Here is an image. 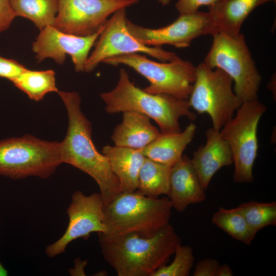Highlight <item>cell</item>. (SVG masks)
Returning <instances> with one entry per match:
<instances>
[{"label": "cell", "mask_w": 276, "mask_h": 276, "mask_svg": "<svg viewBox=\"0 0 276 276\" xmlns=\"http://www.w3.org/2000/svg\"><path fill=\"white\" fill-rule=\"evenodd\" d=\"M57 93L64 104L68 119L66 134L60 142L62 162L91 177L99 186L105 205L122 192L120 180L107 157L98 151L92 141L91 124L81 111L78 94Z\"/></svg>", "instance_id": "obj_1"}, {"label": "cell", "mask_w": 276, "mask_h": 276, "mask_svg": "<svg viewBox=\"0 0 276 276\" xmlns=\"http://www.w3.org/2000/svg\"><path fill=\"white\" fill-rule=\"evenodd\" d=\"M98 234L103 258L118 276H152L167 264L181 244L170 224L150 237Z\"/></svg>", "instance_id": "obj_2"}, {"label": "cell", "mask_w": 276, "mask_h": 276, "mask_svg": "<svg viewBox=\"0 0 276 276\" xmlns=\"http://www.w3.org/2000/svg\"><path fill=\"white\" fill-rule=\"evenodd\" d=\"M100 97L109 114L134 111L153 120L162 134L181 131L179 120L186 117L194 120L196 115L191 110L188 99H181L165 94H152L131 82L126 70H120L119 78L111 90L103 93Z\"/></svg>", "instance_id": "obj_3"}, {"label": "cell", "mask_w": 276, "mask_h": 276, "mask_svg": "<svg viewBox=\"0 0 276 276\" xmlns=\"http://www.w3.org/2000/svg\"><path fill=\"white\" fill-rule=\"evenodd\" d=\"M172 208L168 197H150L136 191L121 192L104 205V234L151 236L170 224Z\"/></svg>", "instance_id": "obj_4"}, {"label": "cell", "mask_w": 276, "mask_h": 276, "mask_svg": "<svg viewBox=\"0 0 276 276\" xmlns=\"http://www.w3.org/2000/svg\"><path fill=\"white\" fill-rule=\"evenodd\" d=\"M62 163L60 143L31 135L0 141V175L13 179L47 178Z\"/></svg>", "instance_id": "obj_5"}, {"label": "cell", "mask_w": 276, "mask_h": 276, "mask_svg": "<svg viewBox=\"0 0 276 276\" xmlns=\"http://www.w3.org/2000/svg\"><path fill=\"white\" fill-rule=\"evenodd\" d=\"M213 37L203 63L212 68L222 70L232 78L234 91L242 103L258 99L261 76L244 35L218 32Z\"/></svg>", "instance_id": "obj_6"}, {"label": "cell", "mask_w": 276, "mask_h": 276, "mask_svg": "<svg viewBox=\"0 0 276 276\" xmlns=\"http://www.w3.org/2000/svg\"><path fill=\"white\" fill-rule=\"evenodd\" d=\"M266 109L258 99L242 102L236 115L219 131L231 150L236 182L254 180L252 170L258 151V127Z\"/></svg>", "instance_id": "obj_7"}, {"label": "cell", "mask_w": 276, "mask_h": 276, "mask_svg": "<svg viewBox=\"0 0 276 276\" xmlns=\"http://www.w3.org/2000/svg\"><path fill=\"white\" fill-rule=\"evenodd\" d=\"M232 78L219 68L203 62L195 67V79L188 99L191 108L210 117L214 129L220 131L242 102L233 88Z\"/></svg>", "instance_id": "obj_8"}, {"label": "cell", "mask_w": 276, "mask_h": 276, "mask_svg": "<svg viewBox=\"0 0 276 276\" xmlns=\"http://www.w3.org/2000/svg\"><path fill=\"white\" fill-rule=\"evenodd\" d=\"M103 63L127 65L149 82V85L143 89L145 91L168 94L178 99H189L195 79V66L179 57L160 63L141 54L131 53L108 58Z\"/></svg>", "instance_id": "obj_9"}, {"label": "cell", "mask_w": 276, "mask_h": 276, "mask_svg": "<svg viewBox=\"0 0 276 276\" xmlns=\"http://www.w3.org/2000/svg\"><path fill=\"white\" fill-rule=\"evenodd\" d=\"M126 8L114 13L95 44V48L86 62L84 72H90L108 58L124 54L143 53L162 62L173 61L179 57L160 47H149L140 42L129 32L127 26Z\"/></svg>", "instance_id": "obj_10"}, {"label": "cell", "mask_w": 276, "mask_h": 276, "mask_svg": "<svg viewBox=\"0 0 276 276\" xmlns=\"http://www.w3.org/2000/svg\"><path fill=\"white\" fill-rule=\"evenodd\" d=\"M139 0H58L53 26L69 34L85 36L97 32L108 16L137 4Z\"/></svg>", "instance_id": "obj_11"}, {"label": "cell", "mask_w": 276, "mask_h": 276, "mask_svg": "<svg viewBox=\"0 0 276 276\" xmlns=\"http://www.w3.org/2000/svg\"><path fill=\"white\" fill-rule=\"evenodd\" d=\"M127 26L130 34L140 42L155 47L170 44L176 48H187L196 38L206 35L213 36L218 33L209 12L198 11L180 14L170 25L158 29L145 28L128 19Z\"/></svg>", "instance_id": "obj_12"}, {"label": "cell", "mask_w": 276, "mask_h": 276, "mask_svg": "<svg viewBox=\"0 0 276 276\" xmlns=\"http://www.w3.org/2000/svg\"><path fill=\"white\" fill-rule=\"evenodd\" d=\"M104 205L100 193L87 196L80 191L75 192L67 209V227L58 240L46 247L47 256L53 258L63 253L71 242L79 238L87 239L92 233H106Z\"/></svg>", "instance_id": "obj_13"}, {"label": "cell", "mask_w": 276, "mask_h": 276, "mask_svg": "<svg viewBox=\"0 0 276 276\" xmlns=\"http://www.w3.org/2000/svg\"><path fill=\"white\" fill-rule=\"evenodd\" d=\"M106 24V23H105ZM105 24L95 33L85 36L62 32L53 26H47L40 32L32 44L37 62L51 58L57 63H64L70 55L76 72H84L89 52L103 30Z\"/></svg>", "instance_id": "obj_14"}, {"label": "cell", "mask_w": 276, "mask_h": 276, "mask_svg": "<svg viewBox=\"0 0 276 276\" xmlns=\"http://www.w3.org/2000/svg\"><path fill=\"white\" fill-rule=\"evenodd\" d=\"M206 141L199 147L190 159L202 188L205 190L215 174L221 168L233 164L231 148L220 132L213 128L206 132Z\"/></svg>", "instance_id": "obj_15"}, {"label": "cell", "mask_w": 276, "mask_h": 276, "mask_svg": "<svg viewBox=\"0 0 276 276\" xmlns=\"http://www.w3.org/2000/svg\"><path fill=\"white\" fill-rule=\"evenodd\" d=\"M172 208L182 213L192 204L205 201V190L201 186L191 159L183 155L171 169L167 195Z\"/></svg>", "instance_id": "obj_16"}, {"label": "cell", "mask_w": 276, "mask_h": 276, "mask_svg": "<svg viewBox=\"0 0 276 276\" xmlns=\"http://www.w3.org/2000/svg\"><path fill=\"white\" fill-rule=\"evenodd\" d=\"M123 113L122 122L116 127L111 136L115 146L140 150L161 134L147 116L134 111Z\"/></svg>", "instance_id": "obj_17"}, {"label": "cell", "mask_w": 276, "mask_h": 276, "mask_svg": "<svg viewBox=\"0 0 276 276\" xmlns=\"http://www.w3.org/2000/svg\"><path fill=\"white\" fill-rule=\"evenodd\" d=\"M102 153L120 180L121 192H135L139 172L146 158L140 150L106 145L103 148Z\"/></svg>", "instance_id": "obj_18"}, {"label": "cell", "mask_w": 276, "mask_h": 276, "mask_svg": "<svg viewBox=\"0 0 276 276\" xmlns=\"http://www.w3.org/2000/svg\"><path fill=\"white\" fill-rule=\"evenodd\" d=\"M276 0H221L209 6V12L216 26L218 33L229 35L240 33L242 24L257 7Z\"/></svg>", "instance_id": "obj_19"}, {"label": "cell", "mask_w": 276, "mask_h": 276, "mask_svg": "<svg viewBox=\"0 0 276 276\" xmlns=\"http://www.w3.org/2000/svg\"><path fill=\"white\" fill-rule=\"evenodd\" d=\"M196 125L193 123L178 133L162 134L148 145L140 149L147 158L172 166L182 156L183 152L193 140Z\"/></svg>", "instance_id": "obj_20"}, {"label": "cell", "mask_w": 276, "mask_h": 276, "mask_svg": "<svg viewBox=\"0 0 276 276\" xmlns=\"http://www.w3.org/2000/svg\"><path fill=\"white\" fill-rule=\"evenodd\" d=\"M171 167L146 157L139 172L135 191L150 197L167 195Z\"/></svg>", "instance_id": "obj_21"}, {"label": "cell", "mask_w": 276, "mask_h": 276, "mask_svg": "<svg viewBox=\"0 0 276 276\" xmlns=\"http://www.w3.org/2000/svg\"><path fill=\"white\" fill-rule=\"evenodd\" d=\"M15 16L31 20L39 29L53 26L58 11V0H9Z\"/></svg>", "instance_id": "obj_22"}, {"label": "cell", "mask_w": 276, "mask_h": 276, "mask_svg": "<svg viewBox=\"0 0 276 276\" xmlns=\"http://www.w3.org/2000/svg\"><path fill=\"white\" fill-rule=\"evenodd\" d=\"M12 82L32 100L39 101L49 93L59 91L55 73L52 70L32 71L28 68Z\"/></svg>", "instance_id": "obj_23"}, {"label": "cell", "mask_w": 276, "mask_h": 276, "mask_svg": "<svg viewBox=\"0 0 276 276\" xmlns=\"http://www.w3.org/2000/svg\"><path fill=\"white\" fill-rule=\"evenodd\" d=\"M212 223L233 238L250 245L257 234L251 229L238 208L220 207L212 218Z\"/></svg>", "instance_id": "obj_24"}, {"label": "cell", "mask_w": 276, "mask_h": 276, "mask_svg": "<svg viewBox=\"0 0 276 276\" xmlns=\"http://www.w3.org/2000/svg\"><path fill=\"white\" fill-rule=\"evenodd\" d=\"M238 208L256 233L266 226L276 225L275 201L263 203L252 200L240 204Z\"/></svg>", "instance_id": "obj_25"}, {"label": "cell", "mask_w": 276, "mask_h": 276, "mask_svg": "<svg viewBox=\"0 0 276 276\" xmlns=\"http://www.w3.org/2000/svg\"><path fill=\"white\" fill-rule=\"evenodd\" d=\"M172 262L158 268L152 276H188L194 262V256L189 245L179 244L176 248Z\"/></svg>", "instance_id": "obj_26"}, {"label": "cell", "mask_w": 276, "mask_h": 276, "mask_svg": "<svg viewBox=\"0 0 276 276\" xmlns=\"http://www.w3.org/2000/svg\"><path fill=\"white\" fill-rule=\"evenodd\" d=\"M27 69L17 61L0 56V77L12 82Z\"/></svg>", "instance_id": "obj_27"}, {"label": "cell", "mask_w": 276, "mask_h": 276, "mask_svg": "<svg viewBox=\"0 0 276 276\" xmlns=\"http://www.w3.org/2000/svg\"><path fill=\"white\" fill-rule=\"evenodd\" d=\"M221 0H178L175 7L180 14L193 13L202 6H213Z\"/></svg>", "instance_id": "obj_28"}, {"label": "cell", "mask_w": 276, "mask_h": 276, "mask_svg": "<svg viewBox=\"0 0 276 276\" xmlns=\"http://www.w3.org/2000/svg\"><path fill=\"white\" fill-rule=\"evenodd\" d=\"M218 261L212 258H206L199 261L195 267L194 276H216L219 266Z\"/></svg>", "instance_id": "obj_29"}, {"label": "cell", "mask_w": 276, "mask_h": 276, "mask_svg": "<svg viewBox=\"0 0 276 276\" xmlns=\"http://www.w3.org/2000/svg\"><path fill=\"white\" fill-rule=\"evenodd\" d=\"M15 17L9 0H0V33L9 28Z\"/></svg>", "instance_id": "obj_30"}, {"label": "cell", "mask_w": 276, "mask_h": 276, "mask_svg": "<svg viewBox=\"0 0 276 276\" xmlns=\"http://www.w3.org/2000/svg\"><path fill=\"white\" fill-rule=\"evenodd\" d=\"M233 270L231 267L227 264L219 265L217 271L216 276H232Z\"/></svg>", "instance_id": "obj_31"}, {"label": "cell", "mask_w": 276, "mask_h": 276, "mask_svg": "<svg viewBox=\"0 0 276 276\" xmlns=\"http://www.w3.org/2000/svg\"><path fill=\"white\" fill-rule=\"evenodd\" d=\"M8 272L0 262V276H7Z\"/></svg>", "instance_id": "obj_32"}, {"label": "cell", "mask_w": 276, "mask_h": 276, "mask_svg": "<svg viewBox=\"0 0 276 276\" xmlns=\"http://www.w3.org/2000/svg\"><path fill=\"white\" fill-rule=\"evenodd\" d=\"M158 2L163 6L168 5L171 0H158Z\"/></svg>", "instance_id": "obj_33"}]
</instances>
